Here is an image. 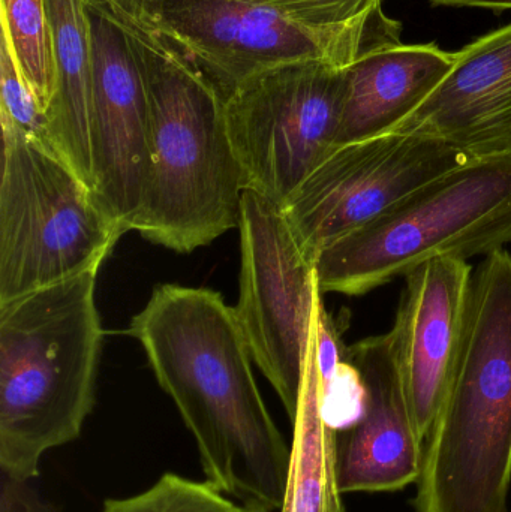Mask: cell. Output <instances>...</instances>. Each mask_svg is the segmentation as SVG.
Masks as SVG:
<instances>
[{"mask_svg": "<svg viewBox=\"0 0 511 512\" xmlns=\"http://www.w3.org/2000/svg\"><path fill=\"white\" fill-rule=\"evenodd\" d=\"M129 334L194 436L206 480L249 510H281L290 445L258 390L234 307L212 289L165 283Z\"/></svg>", "mask_w": 511, "mask_h": 512, "instance_id": "1", "label": "cell"}, {"mask_svg": "<svg viewBox=\"0 0 511 512\" xmlns=\"http://www.w3.org/2000/svg\"><path fill=\"white\" fill-rule=\"evenodd\" d=\"M120 29L149 108L150 164L132 230L189 254L240 224L246 185L228 134L225 99L165 33Z\"/></svg>", "mask_w": 511, "mask_h": 512, "instance_id": "2", "label": "cell"}, {"mask_svg": "<svg viewBox=\"0 0 511 512\" xmlns=\"http://www.w3.org/2000/svg\"><path fill=\"white\" fill-rule=\"evenodd\" d=\"M511 252L473 270L464 331L414 499L417 512H509Z\"/></svg>", "mask_w": 511, "mask_h": 512, "instance_id": "3", "label": "cell"}, {"mask_svg": "<svg viewBox=\"0 0 511 512\" xmlns=\"http://www.w3.org/2000/svg\"><path fill=\"white\" fill-rule=\"evenodd\" d=\"M90 270L0 304V469L30 483L95 406L101 316Z\"/></svg>", "mask_w": 511, "mask_h": 512, "instance_id": "4", "label": "cell"}, {"mask_svg": "<svg viewBox=\"0 0 511 512\" xmlns=\"http://www.w3.org/2000/svg\"><path fill=\"white\" fill-rule=\"evenodd\" d=\"M511 242V159L479 161L411 192L315 259L318 288L362 295L438 258L467 261Z\"/></svg>", "mask_w": 511, "mask_h": 512, "instance_id": "5", "label": "cell"}, {"mask_svg": "<svg viewBox=\"0 0 511 512\" xmlns=\"http://www.w3.org/2000/svg\"><path fill=\"white\" fill-rule=\"evenodd\" d=\"M0 123L2 304L99 270L125 233L59 153L17 126Z\"/></svg>", "mask_w": 511, "mask_h": 512, "instance_id": "6", "label": "cell"}, {"mask_svg": "<svg viewBox=\"0 0 511 512\" xmlns=\"http://www.w3.org/2000/svg\"><path fill=\"white\" fill-rule=\"evenodd\" d=\"M344 69L323 60L285 63L225 98L246 189L282 207L338 147Z\"/></svg>", "mask_w": 511, "mask_h": 512, "instance_id": "7", "label": "cell"}, {"mask_svg": "<svg viewBox=\"0 0 511 512\" xmlns=\"http://www.w3.org/2000/svg\"><path fill=\"white\" fill-rule=\"evenodd\" d=\"M237 321L252 360L296 417L321 301L315 261L278 204L246 189L240 213Z\"/></svg>", "mask_w": 511, "mask_h": 512, "instance_id": "8", "label": "cell"}, {"mask_svg": "<svg viewBox=\"0 0 511 512\" xmlns=\"http://www.w3.org/2000/svg\"><path fill=\"white\" fill-rule=\"evenodd\" d=\"M165 35L218 87L224 99L261 72L299 60L347 68L401 42L402 26L383 5L345 26L312 30L239 0H168Z\"/></svg>", "mask_w": 511, "mask_h": 512, "instance_id": "9", "label": "cell"}, {"mask_svg": "<svg viewBox=\"0 0 511 512\" xmlns=\"http://www.w3.org/2000/svg\"><path fill=\"white\" fill-rule=\"evenodd\" d=\"M473 159L425 135L387 132L336 147L282 206L312 259L437 177Z\"/></svg>", "mask_w": 511, "mask_h": 512, "instance_id": "10", "label": "cell"}, {"mask_svg": "<svg viewBox=\"0 0 511 512\" xmlns=\"http://www.w3.org/2000/svg\"><path fill=\"white\" fill-rule=\"evenodd\" d=\"M93 45V194L128 233L143 201L150 164L149 108L123 30L90 11Z\"/></svg>", "mask_w": 511, "mask_h": 512, "instance_id": "11", "label": "cell"}, {"mask_svg": "<svg viewBox=\"0 0 511 512\" xmlns=\"http://www.w3.org/2000/svg\"><path fill=\"white\" fill-rule=\"evenodd\" d=\"M344 358L359 375L363 397L359 415L336 436L341 492H396L417 483L425 441L411 412L392 333L348 346Z\"/></svg>", "mask_w": 511, "mask_h": 512, "instance_id": "12", "label": "cell"}, {"mask_svg": "<svg viewBox=\"0 0 511 512\" xmlns=\"http://www.w3.org/2000/svg\"><path fill=\"white\" fill-rule=\"evenodd\" d=\"M473 268L438 258L405 276L392 333L396 358L420 438L431 435L443 403L470 297Z\"/></svg>", "mask_w": 511, "mask_h": 512, "instance_id": "13", "label": "cell"}, {"mask_svg": "<svg viewBox=\"0 0 511 512\" xmlns=\"http://www.w3.org/2000/svg\"><path fill=\"white\" fill-rule=\"evenodd\" d=\"M392 132L444 141L477 162L511 159V23L455 53L446 80Z\"/></svg>", "mask_w": 511, "mask_h": 512, "instance_id": "14", "label": "cell"}, {"mask_svg": "<svg viewBox=\"0 0 511 512\" xmlns=\"http://www.w3.org/2000/svg\"><path fill=\"white\" fill-rule=\"evenodd\" d=\"M455 66L437 44H393L360 57L345 72L338 147L392 132Z\"/></svg>", "mask_w": 511, "mask_h": 512, "instance_id": "15", "label": "cell"}, {"mask_svg": "<svg viewBox=\"0 0 511 512\" xmlns=\"http://www.w3.org/2000/svg\"><path fill=\"white\" fill-rule=\"evenodd\" d=\"M53 48V93L45 111L48 146L93 191V45L86 0H45Z\"/></svg>", "mask_w": 511, "mask_h": 512, "instance_id": "16", "label": "cell"}, {"mask_svg": "<svg viewBox=\"0 0 511 512\" xmlns=\"http://www.w3.org/2000/svg\"><path fill=\"white\" fill-rule=\"evenodd\" d=\"M293 427L287 483L278 512H345L336 462L338 430L324 414L315 334Z\"/></svg>", "mask_w": 511, "mask_h": 512, "instance_id": "17", "label": "cell"}, {"mask_svg": "<svg viewBox=\"0 0 511 512\" xmlns=\"http://www.w3.org/2000/svg\"><path fill=\"white\" fill-rule=\"evenodd\" d=\"M2 35L24 80L47 111L53 93V48L45 0H0Z\"/></svg>", "mask_w": 511, "mask_h": 512, "instance_id": "18", "label": "cell"}, {"mask_svg": "<svg viewBox=\"0 0 511 512\" xmlns=\"http://www.w3.org/2000/svg\"><path fill=\"white\" fill-rule=\"evenodd\" d=\"M101 512H243V507L207 480L167 472L138 495L107 499Z\"/></svg>", "mask_w": 511, "mask_h": 512, "instance_id": "19", "label": "cell"}, {"mask_svg": "<svg viewBox=\"0 0 511 512\" xmlns=\"http://www.w3.org/2000/svg\"><path fill=\"white\" fill-rule=\"evenodd\" d=\"M270 9L285 20L312 30L345 26L371 14L383 0H239Z\"/></svg>", "mask_w": 511, "mask_h": 512, "instance_id": "20", "label": "cell"}, {"mask_svg": "<svg viewBox=\"0 0 511 512\" xmlns=\"http://www.w3.org/2000/svg\"><path fill=\"white\" fill-rule=\"evenodd\" d=\"M0 120L48 146L44 111L3 39H0Z\"/></svg>", "mask_w": 511, "mask_h": 512, "instance_id": "21", "label": "cell"}, {"mask_svg": "<svg viewBox=\"0 0 511 512\" xmlns=\"http://www.w3.org/2000/svg\"><path fill=\"white\" fill-rule=\"evenodd\" d=\"M90 11L104 15L120 27L164 33L168 0H86Z\"/></svg>", "mask_w": 511, "mask_h": 512, "instance_id": "22", "label": "cell"}, {"mask_svg": "<svg viewBox=\"0 0 511 512\" xmlns=\"http://www.w3.org/2000/svg\"><path fill=\"white\" fill-rule=\"evenodd\" d=\"M0 512H59L35 487L2 477Z\"/></svg>", "mask_w": 511, "mask_h": 512, "instance_id": "23", "label": "cell"}, {"mask_svg": "<svg viewBox=\"0 0 511 512\" xmlns=\"http://www.w3.org/2000/svg\"><path fill=\"white\" fill-rule=\"evenodd\" d=\"M432 6H452V8H485L494 12L509 11L511 0H429Z\"/></svg>", "mask_w": 511, "mask_h": 512, "instance_id": "24", "label": "cell"}, {"mask_svg": "<svg viewBox=\"0 0 511 512\" xmlns=\"http://www.w3.org/2000/svg\"><path fill=\"white\" fill-rule=\"evenodd\" d=\"M243 512H261V511L249 510V508L243 507Z\"/></svg>", "mask_w": 511, "mask_h": 512, "instance_id": "25", "label": "cell"}]
</instances>
